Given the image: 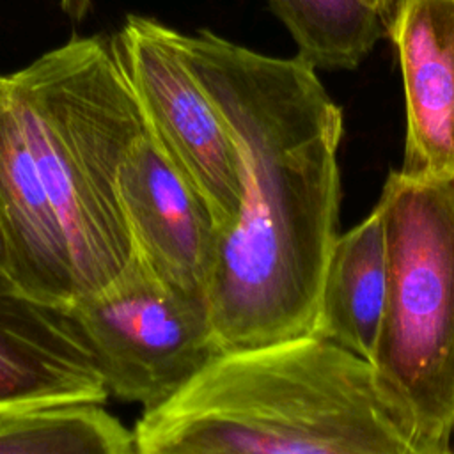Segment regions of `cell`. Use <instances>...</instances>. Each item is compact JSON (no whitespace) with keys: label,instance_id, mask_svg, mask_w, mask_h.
Masks as SVG:
<instances>
[{"label":"cell","instance_id":"1","mask_svg":"<svg viewBox=\"0 0 454 454\" xmlns=\"http://www.w3.org/2000/svg\"><path fill=\"white\" fill-rule=\"evenodd\" d=\"M183 60L234 137L241 207L215 238L206 303L222 351L314 335L337 234L342 112L316 69L170 28Z\"/></svg>","mask_w":454,"mask_h":454},{"label":"cell","instance_id":"2","mask_svg":"<svg viewBox=\"0 0 454 454\" xmlns=\"http://www.w3.org/2000/svg\"><path fill=\"white\" fill-rule=\"evenodd\" d=\"M7 80L2 264L30 296L66 312L131 255L117 174L145 119L105 35H74Z\"/></svg>","mask_w":454,"mask_h":454},{"label":"cell","instance_id":"3","mask_svg":"<svg viewBox=\"0 0 454 454\" xmlns=\"http://www.w3.org/2000/svg\"><path fill=\"white\" fill-rule=\"evenodd\" d=\"M135 454H454L372 364L316 335L223 351L144 410Z\"/></svg>","mask_w":454,"mask_h":454},{"label":"cell","instance_id":"4","mask_svg":"<svg viewBox=\"0 0 454 454\" xmlns=\"http://www.w3.org/2000/svg\"><path fill=\"white\" fill-rule=\"evenodd\" d=\"M387 294L371 364L438 440L454 433V176L388 174L374 206Z\"/></svg>","mask_w":454,"mask_h":454},{"label":"cell","instance_id":"5","mask_svg":"<svg viewBox=\"0 0 454 454\" xmlns=\"http://www.w3.org/2000/svg\"><path fill=\"white\" fill-rule=\"evenodd\" d=\"M66 314L108 395L144 410L170 399L223 353L206 298L165 282L133 250L114 278Z\"/></svg>","mask_w":454,"mask_h":454},{"label":"cell","instance_id":"6","mask_svg":"<svg viewBox=\"0 0 454 454\" xmlns=\"http://www.w3.org/2000/svg\"><path fill=\"white\" fill-rule=\"evenodd\" d=\"M112 50L163 151L206 204L216 232L243 200V163L229 124L183 60L170 27L128 14Z\"/></svg>","mask_w":454,"mask_h":454},{"label":"cell","instance_id":"7","mask_svg":"<svg viewBox=\"0 0 454 454\" xmlns=\"http://www.w3.org/2000/svg\"><path fill=\"white\" fill-rule=\"evenodd\" d=\"M117 197L133 252L165 282L204 296L216 225L147 121L121 161Z\"/></svg>","mask_w":454,"mask_h":454},{"label":"cell","instance_id":"8","mask_svg":"<svg viewBox=\"0 0 454 454\" xmlns=\"http://www.w3.org/2000/svg\"><path fill=\"white\" fill-rule=\"evenodd\" d=\"M106 399L67 314L30 296L0 262V413Z\"/></svg>","mask_w":454,"mask_h":454},{"label":"cell","instance_id":"9","mask_svg":"<svg viewBox=\"0 0 454 454\" xmlns=\"http://www.w3.org/2000/svg\"><path fill=\"white\" fill-rule=\"evenodd\" d=\"M406 101L401 174L454 176V0H395L388 35Z\"/></svg>","mask_w":454,"mask_h":454},{"label":"cell","instance_id":"10","mask_svg":"<svg viewBox=\"0 0 454 454\" xmlns=\"http://www.w3.org/2000/svg\"><path fill=\"white\" fill-rule=\"evenodd\" d=\"M387 294L385 232L374 207L335 238L323 275L314 335L371 360Z\"/></svg>","mask_w":454,"mask_h":454},{"label":"cell","instance_id":"11","mask_svg":"<svg viewBox=\"0 0 454 454\" xmlns=\"http://www.w3.org/2000/svg\"><path fill=\"white\" fill-rule=\"evenodd\" d=\"M395 0H268L314 69H355L388 35Z\"/></svg>","mask_w":454,"mask_h":454},{"label":"cell","instance_id":"12","mask_svg":"<svg viewBox=\"0 0 454 454\" xmlns=\"http://www.w3.org/2000/svg\"><path fill=\"white\" fill-rule=\"evenodd\" d=\"M0 454H135V442L103 404H51L0 413Z\"/></svg>","mask_w":454,"mask_h":454},{"label":"cell","instance_id":"13","mask_svg":"<svg viewBox=\"0 0 454 454\" xmlns=\"http://www.w3.org/2000/svg\"><path fill=\"white\" fill-rule=\"evenodd\" d=\"M62 12L71 21H82L90 11V0H59Z\"/></svg>","mask_w":454,"mask_h":454},{"label":"cell","instance_id":"14","mask_svg":"<svg viewBox=\"0 0 454 454\" xmlns=\"http://www.w3.org/2000/svg\"><path fill=\"white\" fill-rule=\"evenodd\" d=\"M7 87V74H0V103ZM0 262H2V239H0Z\"/></svg>","mask_w":454,"mask_h":454}]
</instances>
